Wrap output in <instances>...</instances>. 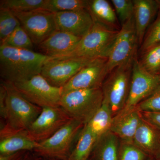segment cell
Masks as SVG:
<instances>
[{"instance_id": "8d00e7d4", "label": "cell", "mask_w": 160, "mask_h": 160, "mask_svg": "<svg viewBox=\"0 0 160 160\" xmlns=\"http://www.w3.org/2000/svg\"><path fill=\"white\" fill-rule=\"evenodd\" d=\"M147 160H156L155 158L153 157H151L150 158H149V159Z\"/></svg>"}, {"instance_id": "484cf974", "label": "cell", "mask_w": 160, "mask_h": 160, "mask_svg": "<svg viewBox=\"0 0 160 160\" xmlns=\"http://www.w3.org/2000/svg\"><path fill=\"white\" fill-rule=\"evenodd\" d=\"M45 0H1L0 8L14 12H26L43 9Z\"/></svg>"}, {"instance_id": "6da1fadb", "label": "cell", "mask_w": 160, "mask_h": 160, "mask_svg": "<svg viewBox=\"0 0 160 160\" xmlns=\"http://www.w3.org/2000/svg\"><path fill=\"white\" fill-rule=\"evenodd\" d=\"M50 58L32 50L0 46L1 77L13 83L29 80L41 74L44 64Z\"/></svg>"}, {"instance_id": "ac0fdd59", "label": "cell", "mask_w": 160, "mask_h": 160, "mask_svg": "<svg viewBox=\"0 0 160 160\" xmlns=\"http://www.w3.org/2000/svg\"><path fill=\"white\" fill-rule=\"evenodd\" d=\"M132 143L151 157L155 158L160 152V133L142 118L135 133Z\"/></svg>"}, {"instance_id": "e0dca14e", "label": "cell", "mask_w": 160, "mask_h": 160, "mask_svg": "<svg viewBox=\"0 0 160 160\" xmlns=\"http://www.w3.org/2000/svg\"><path fill=\"white\" fill-rule=\"evenodd\" d=\"M142 117L137 107L125 111H121L112 119L110 131L123 142L132 143L133 137Z\"/></svg>"}, {"instance_id": "4316f807", "label": "cell", "mask_w": 160, "mask_h": 160, "mask_svg": "<svg viewBox=\"0 0 160 160\" xmlns=\"http://www.w3.org/2000/svg\"><path fill=\"white\" fill-rule=\"evenodd\" d=\"M20 26L19 21L13 12L0 8V43Z\"/></svg>"}, {"instance_id": "d590c367", "label": "cell", "mask_w": 160, "mask_h": 160, "mask_svg": "<svg viewBox=\"0 0 160 160\" xmlns=\"http://www.w3.org/2000/svg\"><path fill=\"white\" fill-rule=\"evenodd\" d=\"M157 2L159 8L160 9V0H157Z\"/></svg>"}, {"instance_id": "52a82bcc", "label": "cell", "mask_w": 160, "mask_h": 160, "mask_svg": "<svg viewBox=\"0 0 160 160\" xmlns=\"http://www.w3.org/2000/svg\"><path fill=\"white\" fill-rule=\"evenodd\" d=\"M14 84L26 99L42 109L60 107L62 89L52 86L41 74Z\"/></svg>"}, {"instance_id": "83f0119b", "label": "cell", "mask_w": 160, "mask_h": 160, "mask_svg": "<svg viewBox=\"0 0 160 160\" xmlns=\"http://www.w3.org/2000/svg\"><path fill=\"white\" fill-rule=\"evenodd\" d=\"M142 55L139 62L143 68L151 74L158 75L160 72V43Z\"/></svg>"}, {"instance_id": "836d02e7", "label": "cell", "mask_w": 160, "mask_h": 160, "mask_svg": "<svg viewBox=\"0 0 160 160\" xmlns=\"http://www.w3.org/2000/svg\"><path fill=\"white\" fill-rule=\"evenodd\" d=\"M0 115L1 117L6 121L7 118L6 91L2 83L0 86Z\"/></svg>"}, {"instance_id": "5bb4252c", "label": "cell", "mask_w": 160, "mask_h": 160, "mask_svg": "<svg viewBox=\"0 0 160 160\" xmlns=\"http://www.w3.org/2000/svg\"><path fill=\"white\" fill-rule=\"evenodd\" d=\"M57 30L82 38L92 28L94 18L88 9L54 13Z\"/></svg>"}, {"instance_id": "8fae6325", "label": "cell", "mask_w": 160, "mask_h": 160, "mask_svg": "<svg viewBox=\"0 0 160 160\" xmlns=\"http://www.w3.org/2000/svg\"><path fill=\"white\" fill-rule=\"evenodd\" d=\"M72 119L61 107H46L27 130L32 139L40 143L49 138Z\"/></svg>"}, {"instance_id": "44dd1931", "label": "cell", "mask_w": 160, "mask_h": 160, "mask_svg": "<svg viewBox=\"0 0 160 160\" xmlns=\"http://www.w3.org/2000/svg\"><path fill=\"white\" fill-rule=\"evenodd\" d=\"M89 10L94 20L112 29L119 30L114 9L106 0L89 1Z\"/></svg>"}, {"instance_id": "8992f818", "label": "cell", "mask_w": 160, "mask_h": 160, "mask_svg": "<svg viewBox=\"0 0 160 160\" xmlns=\"http://www.w3.org/2000/svg\"><path fill=\"white\" fill-rule=\"evenodd\" d=\"M138 46L133 17L122 26L112 47L107 62L108 74L117 67L133 61L137 57Z\"/></svg>"}, {"instance_id": "7a4b0ae2", "label": "cell", "mask_w": 160, "mask_h": 160, "mask_svg": "<svg viewBox=\"0 0 160 160\" xmlns=\"http://www.w3.org/2000/svg\"><path fill=\"white\" fill-rule=\"evenodd\" d=\"M119 31V30L112 29L95 20L92 29L81 38L72 51L65 55L51 57V58L108 59Z\"/></svg>"}, {"instance_id": "f1b7e54d", "label": "cell", "mask_w": 160, "mask_h": 160, "mask_svg": "<svg viewBox=\"0 0 160 160\" xmlns=\"http://www.w3.org/2000/svg\"><path fill=\"white\" fill-rule=\"evenodd\" d=\"M160 43V15L147 31L140 48L142 54L152 47Z\"/></svg>"}, {"instance_id": "74e56055", "label": "cell", "mask_w": 160, "mask_h": 160, "mask_svg": "<svg viewBox=\"0 0 160 160\" xmlns=\"http://www.w3.org/2000/svg\"><path fill=\"white\" fill-rule=\"evenodd\" d=\"M159 77H160V73H159Z\"/></svg>"}, {"instance_id": "9c48e42d", "label": "cell", "mask_w": 160, "mask_h": 160, "mask_svg": "<svg viewBox=\"0 0 160 160\" xmlns=\"http://www.w3.org/2000/svg\"><path fill=\"white\" fill-rule=\"evenodd\" d=\"M160 86L159 75L149 73L143 68L136 57L132 63L131 84L126 105L121 111L136 108Z\"/></svg>"}, {"instance_id": "2e32d148", "label": "cell", "mask_w": 160, "mask_h": 160, "mask_svg": "<svg viewBox=\"0 0 160 160\" xmlns=\"http://www.w3.org/2000/svg\"><path fill=\"white\" fill-rule=\"evenodd\" d=\"M82 38L68 32L57 30L38 46L42 53L55 58L69 53L77 45Z\"/></svg>"}, {"instance_id": "d4e9b609", "label": "cell", "mask_w": 160, "mask_h": 160, "mask_svg": "<svg viewBox=\"0 0 160 160\" xmlns=\"http://www.w3.org/2000/svg\"><path fill=\"white\" fill-rule=\"evenodd\" d=\"M0 44V46L30 50H32L34 45L29 36L21 26L18 27Z\"/></svg>"}, {"instance_id": "603a6c76", "label": "cell", "mask_w": 160, "mask_h": 160, "mask_svg": "<svg viewBox=\"0 0 160 160\" xmlns=\"http://www.w3.org/2000/svg\"><path fill=\"white\" fill-rule=\"evenodd\" d=\"M98 141L97 137L84 125L80 132L76 146L69 155L68 160H88Z\"/></svg>"}, {"instance_id": "3957f363", "label": "cell", "mask_w": 160, "mask_h": 160, "mask_svg": "<svg viewBox=\"0 0 160 160\" xmlns=\"http://www.w3.org/2000/svg\"><path fill=\"white\" fill-rule=\"evenodd\" d=\"M103 99L102 88L78 89L63 94L60 107L72 119L85 125L100 109Z\"/></svg>"}, {"instance_id": "4fadbf2b", "label": "cell", "mask_w": 160, "mask_h": 160, "mask_svg": "<svg viewBox=\"0 0 160 160\" xmlns=\"http://www.w3.org/2000/svg\"><path fill=\"white\" fill-rule=\"evenodd\" d=\"M107 58L92 61L74 75L63 87L62 95L72 90L102 88L106 77Z\"/></svg>"}, {"instance_id": "7c38bea8", "label": "cell", "mask_w": 160, "mask_h": 160, "mask_svg": "<svg viewBox=\"0 0 160 160\" xmlns=\"http://www.w3.org/2000/svg\"><path fill=\"white\" fill-rule=\"evenodd\" d=\"M92 60L78 58H50L44 64L41 74L52 86L62 88Z\"/></svg>"}, {"instance_id": "ffe728a7", "label": "cell", "mask_w": 160, "mask_h": 160, "mask_svg": "<svg viewBox=\"0 0 160 160\" xmlns=\"http://www.w3.org/2000/svg\"><path fill=\"white\" fill-rule=\"evenodd\" d=\"M119 138L111 131L100 138L93 152L96 160H119Z\"/></svg>"}, {"instance_id": "30bf717a", "label": "cell", "mask_w": 160, "mask_h": 160, "mask_svg": "<svg viewBox=\"0 0 160 160\" xmlns=\"http://www.w3.org/2000/svg\"><path fill=\"white\" fill-rule=\"evenodd\" d=\"M13 12L34 45L38 46L57 30L53 12L43 9Z\"/></svg>"}, {"instance_id": "277c9868", "label": "cell", "mask_w": 160, "mask_h": 160, "mask_svg": "<svg viewBox=\"0 0 160 160\" xmlns=\"http://www.w3.org/2000/svg\"><path fill=\"white\" fill-rule=\"evenodd\" d=\"M1 83L6 91V125L16 130H28L42 109L26 99L18 90L14 83L3 80Z\"/></svg>"}, {"instance_id": "4dcf8cb0", "label": "cell", "mask_w": 160, "mask_h": 160, "mask_svg": "<svg viewBox=\"0 0 160 160\" xmlns=\"http://www.w3.org/2000/svg\"><path fill=\"white\" fill-rule=\"evenodd\" d=\"M148 156L133 143L122 141L120 144L119 160H145Z\"/></svg>"}, {"instance_id": "e575fe53", "label": "cell", "mask_w": 160, "mask_h": 160, "mask_svg": "<svg viewBox=\"0 0 160 160\" xmlns=\"http://www.w3.org/2000/svg\"><path fill=\"white\" fill-rule=\"evenodd\" d=\"M156 160H160V152L155 157Z\"/></svg>"}, {"instance_id": "5b68a950", "label": "cell", "mask_w": 160, "mask_h": 160, "mask_svg": "<svg viewBox=\"0 0 160 160\" xmlns=\"http://www.w3.org/2000/svg\"><path fill=\"white\" fill-rule=\"evenodd\" d=\"M133 61L112 70L102 86L104 100L108 103L113 117L122 110L127 102L130 90Z\"/></svg>"}, {"instance_id": "ba28073f", "label": "cell", "mask_w": 160, "mask_h": 160, "mask_svg": "<svg viewBox=\"0 0 160 160\" xmlns=\"http://www.w3.org/2000/svg\"><path fill=\"white\" fill-rule=\"evenodd\" d=\"M84 126L72 119L51 137L40 142L39 147L35 151L48 157L68 159L73 141Z\"/></svg>"}, {"instance_id": "d6986e66", "label": "cell", "mask_w": 160, "mask_h": 160, "mask_svg": "<svg viewBox=\"0 0 160 160\" xmlns=\"http://www.w3.org/2000/svg\"><path fill=\"white\" fill-rule=\"evenodd\" d=\"M134 20L139 46H141L148 26L159 9L157 1L133 0Z\"/></svg>"}, {"instance_id": "f546056e", "label": "cell", "mask_w": 160, "mask_h": 160, "mask_svg": "<svg viewBox=\"0 0 160 160\" xmlns=\"http://www.w3.org/2000/svg\"><path fill=\"white\" fill-rule=\"evenodd\" d=\"M121 26L129 21L134 15V6L131 0H112Z\"/></svg>"}, {"instance_id": "1f68e13d", "label": "cell", "mask_w": 160, "mask_h": 160, "mask_svg": "<svg viewBox=\"0 0 160 160\" xmlns=\"http://www.w3.org/2000/svg\"><path fill=\"white\" fill-rule=\"evenodd\" d=\"M137 108L141 112H160V86Z\"/></svg>"}, {"instance_id": "7402d4cb", "label": "cell", "mask_w": 160, "mask_h": 160, "mask_svg": "<svg viewBox=\"0 0 160 160\" xmlns=\"http://www.w3.org/2000/svg\"><path fill=\"white\" fill-rule=\"evenodd\" d=\"M113 116L108 103L103 99L102 106L86 124V126L98 140L110 131Z\"/></svg>"}, {"instance_id": "9a60e30c", "label": "cell", "mask_w": 160, "mask_h": 160, "mask_svg": "<svg viewBox=\"0 0 160 160\" xmlns=\"http://www.w3.org/2000/svg\"><path fill=\"white\" fill-rule=\"evenodd\" d=\"M39 146V143L29 137L27 130L12 129L6 125L1 129V154H11L26 150H35Z\"/></svg>"}, {"instance_id": "cb8c5ba5", "label": "cell", "mask_w": 160, "mask_h": 160, "mask_svg": "<svg viewBox=\"0 0 160 160\" xmlns=\"http://www.w3.org/2000/svg\"><path fill=\"white\" fill-rule=\"evenodd\" d=\"M87 0H45L43 9L56 13L89 8Z\"/></svg>"}, {"instance_id": "d6a6232c", "label": "cell", "mask_w": 160, "mask_h": 160, "mask_svg": "<svg viewBox=\"0 0 160 160\" xmlns=\"http://www.w3.org/2000/svg\"><path fill=\"white\" fill-rule=\"evenodd\" d=\"M141 112L143 119L151 124L160 133V112Z\"/></svg>"}]
</instances>
